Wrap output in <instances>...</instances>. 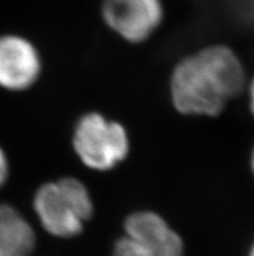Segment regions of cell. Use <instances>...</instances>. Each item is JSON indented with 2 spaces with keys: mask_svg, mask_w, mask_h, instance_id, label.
I'll use <instances>...</instances> for the list:
<instances>
[{
  "mask_svg": "<svg viewBox=\"0 0 254 256\" xmlns=\"http://www.w3.org/2000/svg\"><path fill=\"white\" fill-rule=\"evenodd\" d=\"M249 108H251L252 114L254 116V78L249 84Z\"/></svg>",
  "mask_w": 254,
  "mask_h": 256,
  "instance_id": "cell-9",
  "label": "cell"
},
{
  "mask_svg": "<svg viewBox=\"0 0 254 256\" xmlns=\"http://www.w3.org/2000/svg\"><path fill=\"white\" fill-rule=\"evenodd\" d=\"M35 233L29 221L13 206L0 203V256H30Z\"/></svg>",
  "mask_w": 254,
  "mask_h": 256,
  "instance_id": "cell-7",
  "label": "cell"
},
{
  "mask_svg": "<svg viewBox=\"0 0 254 256\" xmlns=\"http://www.w3.org/2000/svg\"><path fill=\"white\" fill-rule=\"evenodd\" d=\"M251 168H252V172L254 174V146L253 150H252V155H251Z\"/></svg>",
  "mask_w": 254,
  "mask_h": 256,
  "instance_id": "cell-10",
  "label": "cell"
},
{
  "mask_svg": "<svg viewBox=\"0 0 254 256\" xmlns=\"http://www.w3.org/2000/svg\"><path fill=\"white\" fill-rule=\"evenodd\" d=\"M8 177H9V162H8L5 151L0 146V188L5 185Z\"/></svg>",
  "mask_w": 254,
  "mask_h": 256,
  "instance_id": "cell-8",
  "label": "cell"
},
{
  "mask_svg": "<svg viewBox=\"0 0 254 256\" xmlns=\"http://www.w3.org/2000/svg\"><path fill=\"white\" fill-rule=\"evenodd\" d=\"M248 256H254V244H252L251 247V251H249V255Z\"/></svg>",
  "mask_w": 254,
  "mask_h": 256,
  "instance_id": "cell-11",
  "label": "cell"
},
{
  "mask_svg": "<svg viewBox=\"0 0 254 256\" xmlns=\"http://www.w3.org/2000/svg\"><path fill=\"white\" fill-rule=\"evenodd\" d=\"M32 204L42 226L58 238L78 236L93 214V202L88 188L73 177L40 186Z\"/></svg>",
  "mask_w": 254,
  "mask_h": 256,
  "instance_id": "cell-2",
  "label": "cell"
},
{
  "mask_svg": "<svg viewBox=\"0 0 254 256\" xmlns=\"http://www.w3.org/2000/svg\"><path fill=\"white\" fill-rule=\"evenodd\" d=\"M42 72L36 47L22 36H0V88L23 91L31 88Z\"/></svg>",
  "mask_w": 254,
  "mask_h": 256,
  "instance_id": "cell-6",
  "label": "cell"
},
{
  "mask_svg": "<svg viewBox=\"0 0 254 256\" xmlns=\"http://www.w3.org/2000/svg\"><path fill=\"white\" fill-rule=\"evenodd\" d=\"M245 69L229 46L213 44L184 58L173 70L170 94L183 114L218 116L244 90Z\"/></svg>",
  "mask_w": 254,
  "mask_h": 256,
  "instance_id": "cell-1",
  "label": "cell"
},
{
  "mask_svg": "<svg viewBox=\"0 0 254 256\" xmlns=\"http://www.w3.org/2000/svg\"><path fill=\"white\" fill-rule=\"evenodd\" d=\"M125 233L114 244L112 256H183L182 238L156 212L130 214Z\"/></svg>",
  "mask_w": 254,
  "mask_h": 256,
  "instance_id": "cell-4",
  "label": "cell"
},
{
  "mask_svg": "<svg viewBox=\"0 0 254 256\" xmlns=\"http://www.w3.org/2000/svg\"><path fill=\"white\" fill-rule=\"evenodd\" d=\"M101 18L113 32L130 43L151 38L165 20L164 0H103Z\"/></svg>",
  "mask_w": 254,
  "mask_h": 256,
  "instance_id": "cell-5",
  "label": "cell"
},
{
  "mask_svg": "<svg viewBox=\"0 0 254 256\" xmlns=\"http://www.w3.org/2000/svg\"><path fill=\"white\" fill-rule=\"evenodd\" d=\"M73 147L84 166L105 172L127 158L130 140L121 124L90 112L75 124Z\"/></svg>",
  "mask_w": 254,
  "mask_h": 256,
  "instance_id": "cell-3",
  "label": "cell"
}]
</instances>
